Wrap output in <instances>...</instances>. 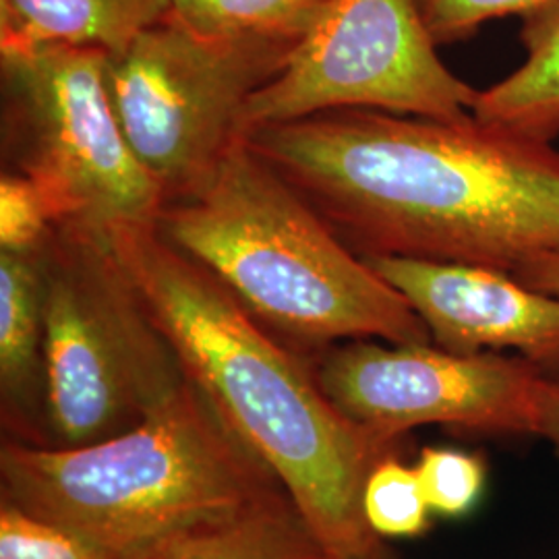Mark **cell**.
Listing matches in <instances>:
<instances>
[{
	"label": "cell",
	"mask_w": 559,
	"mask_h": 559,
	"mask_svg": "<svg viewBox=\"0 0 559 559\" xmlns=\"http://www.w3.org/2000/svg\"><path fill=\"white\" fill-rule=\"evenodd\" d=\"M55 230L57 218L40 187L15 170L4 173L0 179V251L36 253Z\"/></svg>",
	"instance_id": "ac0fdd59"
},
{
	"label": "cell",
	"mask_w": 559,
	"mask_h": 559,
	"mask_svg": "<svg viewBox=\"0 0 559 559\" xmlns=\"http://www.w3.org/2000/svg\"><path fill=\"white\" fill-rule=\"evenodd\" d=\"M340 413L380 440L423 425L533 433L547 376L522 357L459 355L431 344L346 340L311 365Z\"/></svg>",
	"instance_id": "9c48e42d"
},
{
	"label": "cell",
	"mask_w": 559,
	"mask_h": 559,
	"mask_svg": "<svg viewBox=\"0 0 559 559\" xmlns=\"http://www.w3.org/2000/svg\"><path fill=\"white\" fill-rule=\"evenodd\" d=\"M141 559H332L286 491L205 522Z\"/></svg>",
	"instance_id": "5bb4252c"
},
{
	"label": "cell",
	"mask_w": 559,
	"mask_h": 559,
	"mask_svg": "<svg viewBox=\"0 0 559 559\" xmlns=\"http://www.w3.org/2000/svg\"><path fill=\"white\" fill-rule=\"evenodd\" d=\"M328 0H168L170 11L210 36L302 40Z\"/></svg>",
	"instance_id": "9a60e30c"
},
{
	"label": "cell",
	"mask_w": 559,
	"mask_h": 559,
	"mask_svg": "<svg viewBox=\"0 0 559 559\" xmlns=\"http://www.w3.org/2000/svg\"><path fill=\"white\" fill-rule=\"evenodd\" d=\"M158 230L270 332L297 344H431L411 302L242 138L195 195L162 210Z\"/></svg>",
	"instance_id": "3957f363"
},
{
	"label": "cell",
	"mask_w": 559,
	"mask_h": 559,
	"mask_svg": "<svg viewBox=\"0 0 559 559\" xmlns=\"http://www.w3.org/2000/svg\"><path fill=\"white\" fill-rule=\"evenodd\" d=\"M168 11V0H0V48L73 44L112 55Z\"/></svg>",
	"instance_id": "7c38bea8"
},
{
	"label": "cell",
	"mask_w": 559,
	"mask_h": 559,
	"mask_svg": "<svg viewBox=\"0 0 559 559\" xmlns=\"http://www.w3.org/2000/svg\"><path fill=\"white\" fill-rule=\"evenodd\" d=\"M526 59L516 71L479 92L473 117L528 140L559 135V0L522 17Z\"/></svg>",
	"instance_id": "4fadbf2b"
},
{
	"label": "cell",
	"mask_w": 559,
	"mask_h": 559,
	"mask_svg": "<svg viewBox=\"0 0 559 559\" xmlns=\"http://www.w3.org/2000/svg\"><path fill=\"white\" fill-rule=\"evenodd\" d=\"M411 302L431 342L459 355L514 350L559 380V297L508 272L394 255L360 258Z\"/></svg>",
	"instance_id": "30bf717a"
},
{
	"label": "cell",
	"mask_w": 559,
	"mask_h": 559,
	"mask_svg": "<svg viewBox=\"0 0 559 559\" xmlns=\"http://www.w3.org/2000/svg\"><path fill=\"white\" fill-rule=\"evenodd\" d=\"M106 240L187 378L276 475L330 558L380 559L362 491L396 443L346 419L321 392L313 367L158 226L120 228Z\"/></svg>",
	"instance_id": "7a4b0ae2"
},
{
	"label": "cell",
	"mask_w": 559,
	"mask_h": 559,
	"mask_svg": "<svg viewBox=\"0 0 559 559\" xmlns=\"http://www.w3.org/2000/svg\"><path fill=\"white\" fill-rule=\"evenodd\" d=\"M0 500L115 559L286 491L189 380L138 427L90 445L0 448Z\"/></svg>",
	"instance_id": "277c9868"
},
{
	"label": "cell",
	"mask_w": 559,
	"mask_h": 559,
	"mask_svg": "<svg viewBox=\"0 0 559 559\" xmlns=\"http://www.w3.org/2000/svg\"><path fill=\"white\" fill-rule=\"evenodd\" d=\"M431 512L459 519L479 503L485 489V462L450 448H423L415 466Z\"/></svg>",
	"instance_id": "e0dca14e"
},
{
	"label": "cell",
	"mask_w": 559,
	"mask_h": 559,
	"mask_svg": "<svg viewBox=\"0 0 559 559\" xmlns=\"http://www.w3.org/2000/svg\"><path fill=\"white\" fill-rule=\"evenodd\" d=\"M0 559H115L52 522L0 500Z\"/></svg>",
	"instance_id": "d6986e66"
},
{
	"label": "cell",
	"mask_w": 559,
	"mask_h": 559,
	"mask_svg": "<svg viewBox=\"0 0 559 559\" xmlns=\"http://www.w3.org/2000/svg\"><path fill=\"white\" fill-rule=\"evenodd\" d=\"M522 284L537 288L540 293L559 297V253H549L520 265L512 274Z\"/></svg>",
	"instance_id": "44dd1931"
},
{
	"label": "cell",
	"mask_w": 559,
	"mask_h": 559,
	"mask_svg": "<svg viewBox=\"0 0 559 559\" xmlns=\"http://www.w3.org/2000/svg\"><path fill=\"white\" fill-rule=\"evenodd\" d=\"M547 2L551 0H417L423 23L438 46L468 40L487 21L524 17Z\"/></svg>",
	"instance_id": "ffe728a7"
},
{
	"label": "cell",
	"mask_w": 559,
	"mask_h": 559,
	"mask_svg": "<svg viewBox=\"0 0 559 559\" xmlns=\"http://www.w3.org/2000/svg\"><path fill=\"white\" fill-rule=\"evenodd\" d=\"M535 436L545 438L559 456V380L547 378L540 394Z\"/></svg>",
	"instance_id": "7402d4cb"
},
{
	"label": "cell",
	"mask_w": 559,
	"mask_h": 559,
	"mask_svg": "<svg viewBox=\"0 0 559 559\" xmlns=\"http://www.w3.org/2000/svg\"><path fill=\"white\" fill-rule=\"evenodd\" d=\"M94 46L0 48L2 140L13 170L50 201L57 226L96 237L158 226V182L122 133Z\"/></svg>",
	"instance_id": "8992f818"
},
{
	"label": "cell",
	"mask_w": 559,
	"mask_h": 559,
	"mask_svg": "<svg viewBox=\"0 0 559 559\" xmlns=\"http://www.w3.org/2000/svg\"><path fill=\"white\" fill-rule=\"evenodd\" d=\"M362 512L371 531L380 537H417L429 524L415 466L402 464L394 454L378 462L365 483Z\"/></svg>",
	"instance_id": "2e32d148"
},
{
	"label": "cell",
	"mask_w": 559,
	"mask_h": 559,
	"mask_svg": "<svg viewBox=\"0 0 559 559\" xmlns=\"http://www.w3.org/2000/svg\"><path fill=\"white\" fill-rule=\"evenodd\" d=\"M477 96L441 62L417 0H328L278 75L245 104L239 138L348 108L468 119Z\"/></svg>",
	"instance_id": "ba28073f"
},
{
	"label": "cell",
	"mask_w": 559,
	"mask_h": 559,
	"mask_svg": "<svg viewBox=\"0 0 559 559\" xmlns=\"http://www.w3.org/2000/svg\"><path fill=\"white\" fill-rule=\"evenodd\" d=\"M52 445L124 433L189 381L108 240L60 228L41 249Z\"/></svg>",
	"instance_id": "5b68a950"
},
{
	"label": "cell",
	"mask_w": 559,
	"mask_h": 559,
	"mask_svg": "<svg viewBox=\"0 0 559 559\" xmlns=\"http://www.w3.org/2000/svg\"><path fill=\"white\" fill-rule=\"evenodd\" d=\"M247 141L359 258L514 274L559 253V152L473 115L330 110Z\"/></svg>",
	"instance_id": "6da1fadb"
},
{
	"label": "cell",
	"mask_w": 559,
	"mask_h": 559,
	"mask_svg": "<svg viewBox=\"0 0 559 559\" xmlns=\"http://www.w3.org/2000/svg\"><path fill=\"white\" fill-rule=\"evenodd\" d=\"M41 251H0V399L9 440L52 445L44 367Z\"/></svg>",
	"instance_id": "8fae6325"
},
{
	"label": "cell",
	"mask_w": 559,
	"mask_h": 559,
	"mask_svg": "<svg viewBox=\"0 0 559 559\" xmlns=\"http://www.w3.org/2000/svg\"><path fill=\"white\" fill-rule=\"evenodd\" d=\"M299 41L210 36L168 11L108 55L115 115L166 205L207 182L240 140L245 104L278 75Z\"/></svg>",
	"instance_id": "52a82bcc"
}]
</instances>
